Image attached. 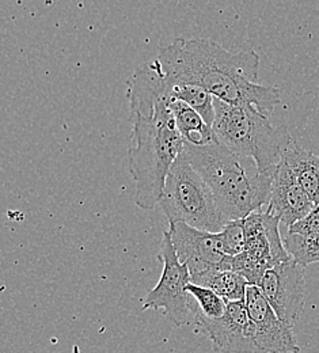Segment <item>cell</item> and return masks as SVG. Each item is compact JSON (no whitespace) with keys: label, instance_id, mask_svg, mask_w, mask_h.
<instances>
[{"label":"cell","instance_id":"1","mask_svg":"<svg viewBox=\"0 0 319 353\" xmlns=\"http://www.w3.org/2000/svg\"><path fill=\"white\" fill-rule=\"evenodd\" d=\"M169 88L196 85L215 99L234 106H253L269 116L281 101L277 88L260 85V56L254 50L229 52L211 40L177 37L161 46L155 59Z\"/></svg>","mask_w":319,"mask_h":353},{"label":"cell","instance_id":"2","mask_svg":"<svg viewBox=\"0 0 319 353\" xmlns=\"http://www.w3.org/2000/svg\"><path fill=\"white\" fill-rule=\"evenodd\" d=\"M185 154L212 190L225 221L245 219L269 205L274 176L261 174L251 159L231 152L219 141L205 147L185 144Z\"/></svg>","mask_w":319,"mask_h":353},{"label":"cell","instance_id":"3","mask_svg":"<svg viewBox=\"0 0 319 353\" xmlns=\"http://www.w3.org/2000/svg\"><path fill=\"white\" fill-rule=\"evenodd\" d=\"M132 147L128 151L130 172L136 183L135 203L141 210H154L162 197L167 176L185 151L167 99L159 101L145 116L130 114Z\"/></svg>","mask_w":319,"mask_h":353},{"label":"cell","instance_id":"4","mask_svg":"<svg viewBox=\"0 0 319 353\" xmlns=\"http://www.w3.org/2000/svg\"><path fill=\"white\" fill-rule=\"evenodd\" d=\"M214 133L231 152L251 159L261 174L274 176L284 154L295 141L285 127H274L253 106H234L215 99Z\"/></svg>","mask_w":319,"mask_h":353},{"label":"cell","instance_id":"5","mask_svg":"<svg viewBox=\"0 0 319 353\" xmlns=\"http://www.w3.org/2000/svg\"><path fill=\"white\" fill-rule=\"evenodd\" d=\"M159 207L170 223H185L197 230L220 232L223 219L212 190L194 170L183 151L174 162L159 200Z\"/></svg>","mask_w":319,"mask_h":353},{"label":"cell","instance_id":"6","mask_svg":"<svg viewBox=\"0 0 319 353\" xmlns=\"http://www.w3.org/2000/svg\"><path fill=\"white\" fill-rule=\"evenodd\" d=\"M158 259L163 263L162 274L158 284L147 294L143 310H163L170 322L181 327L194 318V301L187 292L192 276L187 265L177 256L169 230L163 232Z\"/></svg>","mask_w":319,"mask_h":353},{"label":"cell","instance_id":"7","mask_svg":"<svg viewBox=\"0 0 319 353\" xmlns=\"http://www.w3.org/2000/svg\"><path fill=\"white\" fill-rule=\"evenodd\" d=\"M258 288L272 306L277 316L294 326L305 307L306 280L305 268L295 260H288L268 269Z\"/></svg>","mask_w":319,"mask_h":353},{"label":"cell","instance_id":"8","mask_svg":"<svg viewBox=\"0 0 319 353\" xmlns=\"http://www.w3.org/2000/svg\"><path fill=\"white\" fill-rule=\"evenodd\" d=\"M169 232L177 256L187 265L190 274L207 270H231L219 232L197 230L185 223H170Z\"/></svg>","mask_w":319,"mask_h":353},{"label":"cell","instance_id":"9","mask_svg":"<svg viewBox=\"0 0 319 353\" xmlns=\"http://www.w3.org/2000/svg\"><path fill=\"white\" fill-rule=\"evenodd\" d=\"M193 321L212 341L216 352L264 353L256 344L245 301L228 302L226 314L222 318L207 319L194 312Z\"/></svg>","mask_w":319,"mask_h":353},{"label":"cell","instance_id":"10","mask_svg":"<svg viewBox=\"0 0 319 353\" xmlns=\"http://www.w3.org/2000/svg\"><path fill=\"white\" fill-rule=\"evenodd\" d=\"M245 302L256 344L263 352L299 353L300 348L294 333V326L282 322L277 316L258 287H247Z\"/></svg>","mask_w":319,"mask_h":353},{"label":"cell","instance_id":"11","mask_svg":"<svg viewBox=\"0 0 319 353\" xmlns=\"http://www.w3.org/2000/svg\"><path fill=\"white\" fill-rule=\"evenodd\" d=\"M314 207L316 204L299 185L289 166L281 161L274 173L268 211L289 228L303 221Z\"/></svg>","mask_w":319,"mask_h":353},{"label":"cell","instance_id":"12","mask_svg":"<svg viewBox=\"0 0 319 353\" xmlns=\"http://www.w3.org/2000/svg\"><path fill=\"white\" fill-rule=\"evenodd\" d=\"M242 221L245 228V252L271 268L291 260L280 235L278 225L281 221L274 214L268 210L254 212Z\"/></svg>","mask_w":319,"mask_h":353},{"label":"cell","instance_id":"13","mask_svg":"<svg viewBox=\"0 0 319 353\" xmlns=\"http://www.w3.org/2000/svg\"><path fill=\"white\" fill-rule=\"evenodd\" d=\"M167 106L173 113L177 130L181 133L185 144L205 147L218 141L212 127L207 124L200 113L183 103V101L169 98Z\"/></svg>","mask_w":319,"mask_h":353},{"label":"cell","instance_id":"14","mask_svg":"<svg viewBox=\"0 0 319 353\" xmlns=\"http://www.w3.org/2000/svg\"><path fill=\"white\" fill-rule=\"evenodd\" d=\"M311 201L319 204V155L294 141L282 157Z\"/></svg>","mask_w":319,"mask_h":353},{"label":"cell","instance_id":"15","mask_svg":"<svg viewBox=\"0 0 319 353\" xmlns=\"http://www.w3.org/2000/svg\"><path fill=\"white\" fill-rule=\"evenodd\" d=\"M192 283L204 288H208L223 298L226 302L245 301L249 283L238 273L232 270H207L194 273Z\"/></svg>","mask_w":319,"mask_h":353},{"label":"cell","instance_id":"16","mask_svg":"<svg viewBox=\"0 0 319 353\" xmlns=\"http://www.w3.org/2000/svg\"><path fill=\"white\" fill-rule=\"evenodd\" d=\"M169 97L183 101V103L200 113L208 125H214L216 114L215 98L205 88L196 85H178L170 88Z\"/></svg>","mask_w":319,"mask_h":353},{"label":"cell","instance_id":"17","mask_svg":"<svg viewBox=\"0 0 319 353\" xmlns=\"http://www.w3.org/2000/svg\"><path fill=\"white\" fill-rule=\"evenodd\" d=\"M282 241L291 259L303 268L319 263V235L305 236L288 232Z\"/></svg>","mask_w":319,"mask_h":353},{"label":"cell","instance_id":"18","mask_svg":"<svg viewBox=\"0 0 319 353\" xmlns=\"http://www.w3.org/2000/svg\"><path fill=\"white\" fill-rule=\"evenodd\" d=\"M187 292L194 301L193 312H197L207 319H218L226 314L228 302L214 291L190 283L187 285Z\"/></svg>","mask_w":319,"mask_h":353},{"label":"cell","instance_id":"19","mask_svg":"<svg viewBox=\"0 0 319 353\" xmlns=\"http://www.w3.org/2000/svg\"><path fill=\"white\" fill-rule=\"evenodd\" d=\"M229 268L232 272L240 274L249 283V285H256V287H258L265 272L271 269L269 265L263 263L261 260L256 259L247 252H243L238 256L231 257Z\"/></svg>","mask_w":319,"mask_h":353},{"label":"cell","instance_id":"20","mask_svg":"<svg viewBox=\"0 0 319 353\" xmlns=\"http://www.w3.org/2000/svg\"><path fill=\"white\" fill-rule=\"evenodd\" d=\"M219 235L227 256L234 257L245 252V228L242 219L227 221Z\"/></svg>","mask_w":319,"mask_h":353},{"label":"cell","instance_id":"21","mask_svg":"<svg viewBox=\"0 0 319 353\" xmlns=\"http://www.w3.org/2000/svg\"><path fill=\"white\" fill-rule=\"evenodd\" d=\"M291 234H299L305 236L319 235V204L303 219L288 228Z\"/></svg>","mask_w":319,"mask_h":353},{"label":"cell","instance_id":"22","mask_svg":"<svg viewBox=\"0 0 319 353\" xmlns=\"http://www.w3.org/2000/svg\"><path fill=\"white\" fill-rule=\"evenodd\" d=\"M74 353H79V347H76V345L74 347Z\"/></svg>","mask_w":319,"mask_h":353}]
</instances>
